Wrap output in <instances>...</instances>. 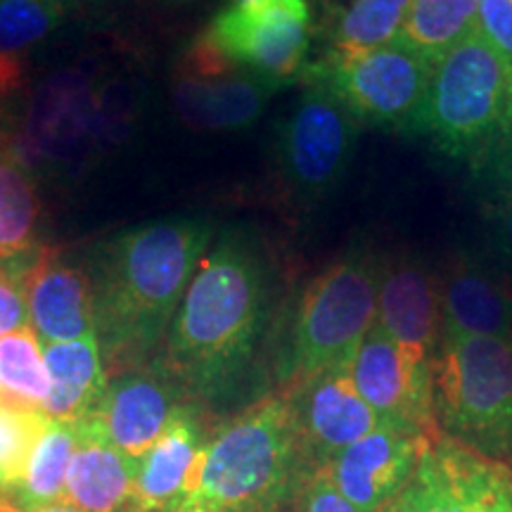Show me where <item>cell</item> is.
<instances>
[{
	"label": "cell",
	"instance_id": "cell-22",
	"mask_svg": "<svg viewBox=\"0 0 512 512\" xmlns=\"http://www.w3.org/2000/svg\"><path fill=\"white\" fill-rule=\"evenodd\" d=\"M138 460L100 441L79 439L69 463L64 501L81 512H131Z\"/></svg>",
	"mask_w": 512,
	"mask_h": 512
},
{
	"label": "cell",
	"instance_id": "cell-6",
	"mask_svg": "<svg viewBox=\"0 0 512 512\" xmlns=\"http://www.w3.org/2000/svg\"><path fill=\"white\" fill-rule=\"evenodd\" d=\"M377 320V259L351 252L311 280L292 325L290 384L347 368Z\"/></svg>",
	"mask_w": 512,
	"mask_h": 512
},
{
	"label": "cell",
	"instance_id": "cell-25",
	"mask_svg": "<svg viewBox=\"0 0 512 512\" xmlns=\"http://www.w3.org/2000/svg\"><path fill=\"white\" fill-rule=\"evenodd\" d=\"M479 0H413L394 41L437 62L477 29Z\"/></svg>",
	"mask_w": 512,
	"mask_h": 512
},
{
	"label": "cell",
	"instance_id": "cell-27",
	"mask_svg": "<svg viewBox=\"0 0 512 512\" xmlns=\"http://www.w3.org/2000/svg\"><path fill=\"white\" fill-rule=\"evenodd\" d=\"M411 3L413 0H354L339 19L332 53L354 55L392 43Z\"/></svg>",
	"mask_w": 512,
	"mask_h": 512
},
{
	"label": "cell",
	"instance_id": "cell-39",
	"mask_svg": "<svg viewBox=\"0 0 512 512\" xmlns=\"http://www.w3.org/2000/svg\"><path fill=\"white\" fill-rule=\"evenodd\" d=\"M505 285H508V292H510V297H512V266H510V275H508V280H505Z\"/></svg>",
	"mask_w": 512,
	"mask_h": 512
},
{
	"label": "cell",
	"instance_id": "cell-8",
	"mask_svg": "<svg viewBox=\"0 0 512 512\" xmlns=\"http://www.w3.org/2000/svg\"><path fill=\"white\" fill-rule=\"evenodd\" d=\"M434 62L399 41L366 53H330L306 79L320 83L358 124L408 128L425 100Z\"/></svg>",
	"mask_w": 512,
	"mask_h": 512
},
{
	"label": "cell",
	"instance_id": "cell-12",
	"mask_svg": "<svg viewBox=\"0 0 512 512\" xmlns=\"http://www.w3.org/2000/svg\"><path fill=\"white\" fill-rule=\"evenodd\" d=\"M278 83L228 60L200 34L185 50L171 79V100L185 124L197 131H240L266 110Z\"/></svg>",
	"mask_w": 512,
	"mask_h": 512
},
{
	"label": "cell",
	"instance_id": "cell-28",
	"mask_svg": "<svg viewBox=\"0 0 512 512\" xmlns=\"http://www.w3.org/2000/svg\"><path fill=\"white\" fill-rule=\"evenodd\" d=\"M48 422L50 418L41 408L0 394V494H10L22 482Z\"/></svg>",
	"mask_w": 512,
	"mask_h": 512
},
{
	"label": "cell",
	"instance_id": "cell-14",
	"mask_svg": "<svg viewBox=\"0 0 512 512\" xmlns=\"http://www.w3.org/2000/svg\"><path fill=\"white\" fill-rule=\"evenodd\" d=\"M356 392L387 425L441 434L434 411L432 361L413 356L373 325L347 366Z\"/></svg>",
	"mask_w": 512,
	"mask_h": 512
},
{
	"label": "cell",
	"instance_id": "cell-34",
	"mask_svg": "<svg viewBox=\"0 0 512 512\" xmlns=\"http://www.w3.org/2000/svg\"><path fill=\"white\" fill-rule=\"evenodd\" d=\"M494 221L505 249L512 254V152H505L498 159L494 185Z\"/></svg>",
	"mask_w": 512,
	"mask_h": 512
},
{
	"label": "cell",
	"instance_id": "cell-15",
	"mask_svg": "<svg viewBox=\"0 0 512 512\" xmlns=\"http://www.w3.org/2000/svg\"><path fill=\"white\" fill-rule=\"evenodd\" d=\"M285 394L292 403L304 463L311 470L323 467L342 448L387 425L356 392L347 368L325 370L294 382Z\"/></svg>",
	"mask_w": 512,
	"mask_h": 512
},
{
	"label": "cell",
	"instance_id": "cell-19",
	"mask_svg": "<svg viewBox=\"0 0 512 512\" xmlns=\"http://www.w3.org/2000/svg\"><path fill=\"white\" fill-rule=\"evenodd\" d=\"M204 441L195 408L181 403L157 444L138 460L131 512H171L183 501L200 472Z\"/></svg>",
	"mask_w": 512,
	"mask_h": 512
},
{
	"label": "cell",
	"instance_id": "cell-11",
	"mask_svg": "<svg viewBox=\"0 0 512 512\" xmlns=\"http://www.w3.org/2000/svg\"><path fill=\"white\" fill-rule=\"evenodd\" d=\"M358 121L320 83L309 88L278 131L283 178L302 197H323L347 174L356 150Z\"/></svg>",
	"mask_w": 512,
	"mask_h": 512
},
{
	"label": "cell",
	"instance_id": "cell-2",
	"mask_svg": "<svg viewBox=\"0 0 512 512\" xmlns=\"http://www.w3.org/2000/svg\"><path fill=\"white\" fill-rule=\"evenodd\" d=\"M266 311L264 254L247 230H223L171 320L164 368L183 389L207 399L223 394L252 361Z\"/></svg>",
	"mask_w": 512,
	"mask_h": 512
},
{
	"label": "cell",
	"instance_id": "cell-5",
	"mask_svg": "<svg viewBox=\"0 0 512 512\" xmlns=\"http://www.w3.org/2000/svg\"><path fill=\"white\" fill-rule=\"evenodd\" d=\"M434 411L446 437L512 463V342L444 337L432 361ZM512 467V465H510Z\"/></svg>",
	"mask_w": 512,
	"mask_h": 512
},
{
	"label": "cell",
	"instance_id": "cell-1",
	"mask_svg": "<svg viewBox=\"0 0 512 512\" xmlns=\"http://www.w3.org/2000/svg\"><path fill=\"white\" fill-rule=\"evenodd\" d=\"M214 238L204 216H171L128 228L100 245L93 311L105 373L143 366L171 328Z\"/></svg>",
	"mask_w": 512,
	"mask_h": 512
},
{
	"label": "cell",
	"instance_id": "cell-10",
	"mask_svg": "<svg viewBox=\"0 0 512 512\" xmlns=\"http://www.w3.org/2000/svg\"><path fill=\"white\" fill-rule=\"evenodd\" d=\"M309 19L306 0H228L204 36L228 60L283 86L304 69Z\"/></svg>",
	"mask_w": 512,
	"mask_h": 512
},
{
	"label": "cell",
	"instance_id": "cell-24",
	"mask_svg": "<svg viewBox=\"0 0 512 512\" xmlns=\"http://www.w3.org/2000/svg\"><path fill=\"white\" fill-rule=\"evenodd\" d=\"M79 432L72 422L50 420L31 453L22 482L10 491V501L22 512H38L64 501L69 463H72Z\"/></svg>",
	"mask_w": 512,
	"mask_h": 512
},
{
	"label": "cell",
	"instance_id": "cell-26",
	"mask_svg": "<svg viewBox=\"0 0 512 512\" xmlns=\"http://www.w3.org/2000/svg\"><path fill=\"white\" fill-rule=\"evenodd\" d=\"M0 394L43 411L50 375L43 344L31 325L0 339Z\"/></svg>",
	"mask_w": 512,
	"mask_h": 512
},
{
	"label": "cell",
	"instance_id": "cell-23",
	"mask_svg": "<svg viewBox=\"0 0 512 512\" xmlns=\"http://www.w3.org/2000/svg\"><path fill=\"white\" fill-rule=\"evenodd\" d=\"M41 197L36 174L29 169L8 138L0 145V264L22 271L34 259Z\"/></svg>",
	"mask_w": 512,
	"mask_h": 512
},
{
	"label": "cell",
	"instance_id": "cell-37",
	"mask_svg": "<svg viewBox=\"0 0 512 512\" xmlns=\"http://www.w3.org/2000/svg\"><path fill=\"white\" fill-rule=\"evenodd\" d=\"M0 512H22V510L10 501L8 494H0Z\"/></svg>",
	"mask_w": 512,
	"mask_h": 512
},
{
	"label": "cell",
	"instance_id": "cell-3",
	"mask_svg": "<svg viewBox=\"0 0 512 512\" xmlns=\"http://www.w3.org/2000/svg\"><path fill=\"white\" fill-rule=\"evenodd\" d=\"M304 467L290 396H266L207 441L195 484L171 512H275Z\"/></svg>",
	"mask_w": 512,
	"mask_h": 512
},
{
	"label": "cell",
	"instance_id": "cell-20",
	"mask_svg": "<svg viewBox=\"0 0 512 512\" xmlns=\"http://www.w3.org/2000/svg\"><path fill=\"white\" fill-rule=\"evenodd\" d=\"M441 287V339L501 337L512 342V302L508 285L496 280L472 256L448 261Z\"/></svg>",
	"mask_w": 512,
	"mask_h": 512
},
{
	"label": "cell",
	"instance_id": "cell-30",
	"mask_svg": "<svg viewBox=\"0 0 512 512\" xmlns=\"http://www.w3.org/2000/svg\"><path fill=\"white\" fill-rule=\"evenodd\" d=\"M138 117V91L126 79H107L100 76L98 102H95V131H93V162L112 155L119 145L131 136Z\"/></svg>",
	"mask_w": 512,
	"mask_h": 512
},
{
	"label": "cell",
	"instance_id": "cell-16",
	"mask_svg": "<svg viewBox=\"0 0 512 512\" xmlns=\"http://www.w3.org/2000/svg\"><path fill=\"white\" fill-rule=\"evenodd\" d=\"M437 437L382 425L342 448L323 467L335 489L358 512H382L406 486L425 448Z\"/></svg>",
	"mask_w": 512,
	"mask_h": 512
},
{
	"label": "cell",
	"instance_id": "cell-13",
	"mask_svg": "<svg viewBox=\"0 0 512 512\" xmlns=\"http://www.w3.org/2000/svg\"><path fill=\"white\" fill-rule=\"evenodd\" d=\"M181 382L164 363L136 366L107 377L93 411L74 422L79 439L100 441L124 456L140 460L157 444L181 406Z\"/></svg>",
	"mask_w": 512,
	"mask_h": 512
},
{
	"label": "cell",
	"instance_id": "cell-38",
	"mask_svg": "<svg viewBox=\"0 0 512 512\" xmlns=\"http://www.w3.org/2000/svg\"><path fill=\"white\" fill-rule=\"evenodd\" d=\"M5 138H8V133H5V128H3V121H0V145L5 143Z\"/></svg>",
	"mask_w": 512,
	"mask_h": 512
},
{
	"label": "cell",
	"instance_id": "cell-33",
	"mask_svg": "<svg viewBox=\"0 0 512 512\" xmlns=\"http://www.w3.org/2000/svg\"><path fill=\"white\" fill-rule=\"evenodd\" d=\"M477 29L512 62V0H479Z\"/></svg>",
	"mask_w": 512,
	"mask_h": 512
},
{
	"label": "cell",
	"instance_id": "cell-35",
	"mask_svg": "<svg viewBox=\"0 0 512 512\" xmlns=\"http://www.w3.org/2000/svg\"><path fill=\"white\" fill-rule=\"evenodd\" d=\"M24 72H27L24 55L0 53V100L10 98L22 86Z\"/></svg>",
	"mask_w": 512,
	"mask_h": 512
},
{
	"label": "cell",
	"instance_id": "cell-18",
	"mask_svg": "<svg viewBox=\"0 0 512 512\" xmlns=\"http://www.w3.org/2000/svg\"><path fill=\"white\" fill-rule=\"evenodd\" d=\"M24 294L29 323L41 344L95 335L91 275L57 249L38 247L34 264L24 273Z\"/></svg>",
	"mask_w": 512,
	"mask_h": 512
},
{
	"label": "cell",
	"instance_id": "cell-17",
	"mask_svg": "<svg viewBox=\"0 0 512 512\" xmlns=\"http://www.w3.org/2000/svg\"><path fill=\"white\" fill-rule=\"evenodd\" d=\"M375 323L413 356L432 361L441 342V287L425 261L406 254L377 259Z\"/></svg>",
	"mask_w": 512,
	"mask_h": 512
},
{
	"label": "cell",
	"instance_id": "cell-36",
	"mask_svg": "<svg viewBox=\"0 0 512 512\" xmlns=\"http://www.w3.org/2000/svg\"><path fill=\"white\" fill-rule=\"evenodd\" d=\"M38 512H81V510H76L74 505H69L67 501H60V503L48 505V508H43V510H38Z\"/></svg>",
	"mask_w": 512,
	"mask_h": 512
},
{
	"label": "cell",
	"instance_id": "cell-4",
	"mask_svg": "<svg viewBox=\"0 0 512 512\" xmlns=\"http://www.w3.org/2000/svg\"><path fill=\"white\" fill-rule=\"evenodd\" d=\"M408 131L451 157L491 155L512 136V62L479 29L434 62Z\"/></svg>",
	"mask_w": 512,
	"mask_h": 512
},
{
	"label": "cell",
	"instance_id": "cell-7",
	"mask_svg": "<svg viewBox=\"0 0 512 512\" xmlns=\"http://www.w3.org/2000/svg\"><path fill=\"white\" fill-rule=\"evenodd\" d=\"M98 83L95 69L67 67L48 74L31 91L8 143L34 174L72 176L93 164Z\"/></svg>",
	"mask_w": 512,
	"mask_h": 512
},
{
	"label": "cell",
	"instance_id": "cell-29",
	"mask_svg": "<svg viewBox=\"0 0 512 512\" xmlns=\"http://www.w3.org/2000/svg\"><path fill=\"white\" fill-rule=\"evenodd\" d=\"M74 0H0V53L24 55L48 38Z\"/></svg>",
	"mask_w": 512,
	"mask_h": 512
},
{
	"label": "cell",
	"instance_id": "cell-31",
	"mask_svg": "<svg viewBox=\"0 0 512 512\" xmlns=\"http://www.w3.org/2000/svg\"><path fill=\"white\" fill-rule=\"evenodd\" d=\"M294 512H358L330 482L325 467L309 470L297 486Z\"/></svg>",
	"mask_w": 512,
	"mask_h": 512
},
{
	"label": "cell",
	"instance_id": "cell-32",
	"mask_svg": "<svg viewBox=\"0 0 512 512\" xmlns=\"http://www.w3.org/2000/svg\"><path fill=\"white\" fill-rule=\"evenodd\" d=\"M29 306L24 294V278L10 266L0 264V339L27 328Z\"/></svg>",
	"mask_w": 512,
	"mask_h": 512
},
{
	"label": "cell",
	"instance_id": "cell-21",
	"mask_svg": "<svg viewBox=\"0 0 512 512\" xmlns=\"http://www.w3.org/2000/svg\"><path fill=\"white\" fill-rule=\"evenodd\" d=\"M43 358L50 375V394L43 403V413L55 422L74 425L93 411L105 392L107 373L98 337L43 344Z\"/></svg>",
	"mask_w": 512,
	"mask_h": 512
},
{
	"label": "cell",
	"instance_id": "cell-9",
	"mask_svg": "<svg viewBox=\"0 0 512 512\" xmlns=\"http://www.w3.org/2000/svg\"><path fill=\"white\" fill-rule=\"evenodd\" d=\"M382 512H512V467L439 434Z\"/></svg>",
	"mask_w": 512,
	"mask_h": 512
}]
</instances>
